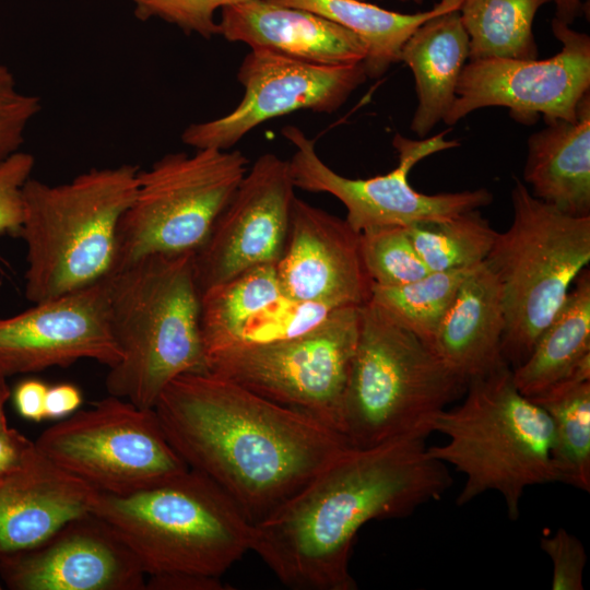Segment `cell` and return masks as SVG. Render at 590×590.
I'll list each match as a JSON object with an SVG mask.
<instances>
[{
  "mask_svg": "<svg viewBox=\"0 0 590 590\" xmlns=\"http://www.w3.org/2000/svg\"><path fill=\"white\" fill-rule=\"evenodd\" d=\"M154 410L180 458L258 524L347 444L318 421L210 371L172 380Z\"/></svg>",
  "mask_w": 590,
  "mask_h": 590,
  "instance_id": "6da1fadb",
  "label": "cell"
},
{
  "mask_svg": "<svg viewBox=\"0 0 590 590\" xmlns=\"http://www.w3.org/2000/svg\"><path fill=\"white\" fill-rule=\"evenodd\" d=\"M425 438L345 448L279 510L255 526L252 548L286 587L355 590L350 558L369 521L402 518L451 486Z\"/></svg>",
  "mask_w": 590,
  "mask_h": 590,
  "instance_id": "7a4b0ae2",
  "label": "cell"
},
{
  "mask_svg": "<svg viewBox=\"0 0 590 590\" xmlns=\"http://www.w3.org/2000/svg\"><path fill=\"white\" fill-rule=\"evenodd\" d=\"M193 257L150 255L108 278L110 326L121 355L106 376L108 394L154 409L172 380L208 371Z\"/></svg>",
  "mask_w": 590,
  "mask_h": 590,
  "instance_id": "3957f363",
  "label": "cell"
},
{
  "mask_svg": "<svg viewBox=\"0 0 590 590\" xmlns=\"http://www.w3.org/2000/svg\"><path fill=\"white\" fill-rule=\"evenodd\" d=\"M139 167L92 168L66 184L30 178L19 235L26 245L25 296L39 303L108 279L118 225L131 204Z\"/></svg>",
  "mask_w": 590,
  "mask_h": 590,
  "instance_id": "277c9868",
  "label": "cell"
},
{
  "mask_svg": "<svg viewBox=\"0 0 590 590\" xmlns=\"http://www.w3.org/2000/svg\"><path fill=\"white\" fill-rule=\"evenodd\" d=\"M464 392L461 404L434 417L432 432L446 435L448 441L427 447V453L464 474L458 506L495 491L508 518L516 520L527 487L557 482L552 421L517 389L507 364L469 381Z\"/></svg>",
  "mask_w": 590,
  "mask_h": 590,
  "instance_id": "5b68a950",
  "label": "cell"
},
{
  "mask_svg": "<svg viewBox=\"0 0 590 590\" xmlns=\"http://www.w3.org/2000/svg\"><path fill=\"white\" fill-rule=\"evenodd\" d=\"M91 511L115 530L146 576L221 577L252 548L255 526L220 486L190 468L127 494L97 493Z\"/></svg>",
  "mask_w": 590,
  "mask_h": 590,
  "instance_id": "8992f818",
  "label": "cell"
},
{
  "mask_svg": "<svg viewBox=\"0 0 590 590\" xmlns=\"http://www.w3.org/2000/svg\"><path fill=\"white\" fill-rule=\"evenodd\" d=\"M465 388L434 350L369 300L361 307L341 434L349 447L361 449L426 439L434 417Z\"/></svg>",
  "mask_w": 590,
  "mask_h": 590,
  "instance_id": "52a82bcc",
  "label": "cell"
},
{
  "mask_svg": "<svg viewBox=\"0 0 590 590\" xmlns=\"http://www.w3.org/2000/svg\"><path fill=\"white\" fill-rule=\"evenodd\" d=\"M511 205V223L497 233L484 262L502 290V353L514 369L530 355L590 261V215L558 210L535 198L518 178Z\"/></svg>",
  "mask_w": 590,
  "mask_h": 590,
  "instance_id": "ba28073f",
  "label": "cell"
},
{
  "mask_svg": "<svg viewBox=\"0 0 590 590\" xmlns=\"http://www.w3.org/2000/svg\"><path fill=\"white\" fill-rule=\"evenodd\" d=\"M247 170L240 151L215 148L168 153L139 169L118 225L114 273L150 255L196 251Z\"/></svg>",
  "mask_w": 590,
  "mask_h": 590,
  "instance_id": "9c48e42d",
  "label": "cell"
},
{
  "mask_svg": "<svg viewBox=\"0 0 590 590\" xmlns=\"http://www.w3.org/2000/svg\"><path fill=\"white\" fill-rule=\"evenodd\" d=\"M361 307L333 309L311 330L279 342L208 355V371L341 434V408L358 341Z\"/></svg>",
  "mask_w": 590,
  "mask_h": 590,
  "instance_id": "30bf717a",
  "label": "cell"
},
{
  "mask_svg": "<svg viewBox=\"0 0 590 590\" xmlns=\"http://www.w3.org/2000/svg\"><path fill=\"white\" fill-rule=\"evenodd\" d=\"M35 446L98 493L127 494L189 469L154 409L111 394L46 428Z\"/></svg>",
  "mask_w": 590,
  "mask_h": 590,
  "instance_id": "8fae6325",
  "label": "cell"
},
{
  "mask_svg": "<svg viewBox=\"0 0 590 590\" xmlns=\"http://www.w3.org/2000/svg\"><path fill=\"white\" fill-rule=\"evenodd\" d=\"M282 135L295 148L288 161L295 188L335 197L346 209V222L359 233L446 220L493 201L492 192L485 188L426 194L410 185L409 174L418 162L458 145L445 139V132L418 140L396 134L392 145L398 153L397 167L366 179L347 178L330 168L317 154L314 141L298 127L285 126Z\"/></svg>",
  "mask_w": 590,
  "mask_h": 590,
  "instance_id": "7c38bea8",
  "label": "cell"
},
{
  "mask_svg": "<svg viewBox=\"0 0 590 590\" xmlns=\"http://www.w3.org/2000/svg\"><path fill=\"white\" fill-rule=\"evenodd\" d=\"M551 28L562 47L550 58L469 60L442 121L453 126L472 111L494 106L507 108L523 125L541 117L575 121L590 94V37L556 17Z\"/></svg>",
  "mask_w": 590,
  "mask_h": 590,
  "instance_id": "4fadbf2b",
  "label": "cell"
},
{
  "mask_svg": "<svg viewBox=\"0 0 590 590\" xmlns=\"http://www.w3.org/2000/svg\"><path fill=\"white\" fill-rule=\"evenodd\" d=\"M239 104L225 116L189 125L181 141L194 149L229 150L264 121L297 110H338L368 78L363 62L311 63L266 49H251L238 69Z\"/></svg>",
  "mask_w": 590,
  "mask_h": 590,
  "instance_id": "5bb4252c",
  "label": "cell"
},
{
  "mask_svg": "<svg viewBox=\"0 0 590 590\" xmlns=\"http://www.w3.org/2000/svg\"><path fill=\"white\" fill-rule=\"evenodd\" d=\"M295 196L288 161L259 156L194 251L200 296L211 287L281 259Z\"/></svg>",
  "mask_w": 590,
  "mask_h": 590,
  "instance_id": "9a60e30c",
  "label": "cell"
},
{
  "mask_svg": "<svg viewBox=\"0 0 590 590\" xmlns=\"http://www.w3.org/2000/svg\"><path fill=\"white\" fill-rule=\"evenodd\" d=\"M120 356L110 326L108 279L0 318V371L7 377L83 358L111 367Z\"/></svg>",
  "mask_w": 590,
  "mask_h": 590,
  "instance_id": "2e32d148",
  "label": "cell"
},
{
  "mask_svg": "<svg viewBox=\"0 0 590 590\" xmlns=\"http://www.w3.org/2000/svg\"><path fill=\"white\" fill-rule=\"evenodd\" d=\"M10 590H144L146 574L115 530L92 511L40 543L0 556Z\"/></svg>",
  "mask_w": 590,
  "mask_h": 590,
  "instance_id": "e0dca14e",
  "label": "cell"
},
{
  "mask_svg": "<svg viewBox=\"0 0 590 590\" xmlns=\"http://www.w3.org/2000/svg\"><path fill=\"white\" fill-rule=\"evenodd\" d=\"M282 295L330 308L363 306L374 282L361 233L344 219L295 198L283 255L275 264Z\"/></svg>",
  "mask_w": 590,
  "mask_h": 590,
  "instance_id": "ac0fdd59",
  "label": "cell"
},
{
  "mask_svg": "<svg viewBox=\"0 0 590 590\" xmlns=\"http://www.w3.org/2000/svg\"><path fill=\"white\" fill-rule=\"evenodd\" d=\"M97 493L35 446L19 468L0 476V556L32 547L90 512Z\"/></svg>",
  "mask_w": 590,
  "mask_h": 590,
  "instance_id": "d6986e66",
  "label": "cell"
},
{
  "mask_svg": "<svg viewBox=\"0 0 590 590\" xmlns=\"http://www.w3.org/2000/svg\"><path fill=\"white\" fill-rule=\"evenodd\" d=\"M219 35L311 63L350 64L366 57L365 44L350 30L307 10L268 0L221 9Z\"/></svg>",
  "mask_w": 590,
  "mask_h": 590,
  "instance_id": "ffe728a7",
  "label": "cell"
},
{
  "mask_svg": "<svg viewBox=\"0 0 590 590\" xmlns=\"http://www.w3.org/2000/svg\"><path fill=\"white\" fill-rule=\"evenodd\" d=\"M505 328L499 283L482 262L461 283L439 324L433 350L468 384L507 364L502 353Z\"/></svg>",
  "mask_w": 590,
  "mask_h": 590,
  "instance_id": "44dd1931",
  "label": "cell"
},
{
  "mask_svg": "<svg viewBox=\"0 0 590 590\" xmlns=\"http://www.w3.org/2000/svg\"><path fill=\"white\" fill-rule=\"evenodd\" d=\"M528 139L523 182L538 199L575 216L590 215V94L575 121L553 119Z\"/></svg>",
  "mask_w": 590,
  "mask_h": 590,
  "instance_id": "7402d4cb",
  "label": "cell"
},
{
  "mask_svg": "<svg viewBox=\"0 0 590 590\" xmlns=\"http://www.w3.org/2000/svg\"><path fill=\"white\" fill-rule=\"evenodd\" d=\"M469 36L459 9L439 13L416 27L400 52L414 75L417 106L410 129L420 139L444 120L469 61Z\"/></svg>",
  "mask_w": 590,
  "mask_h": 590,
  "instance_id": "603a6c76",
  "label": "cell"
},
{
  "mask_svg": "<svg viewBox=\"0 0 590 590\" xmlns=\"http://www.w3.org/2000/svg\"><path fill=\"white\" fill-rule=\"evenodd\" d=\"M590 358V271L583 269L530 355L512 370L517 389L533 398Z\"/></svg>",
  "mask_w": 590,
  "mask_h": 590,
  "instance_id": "cb8c5ba5",
  "label": "cell"
},
{
  "mask_svg": "<svg viewBox=\"0 0 590 590\" xmlns=\"http://www.w3.org/2000/svg\"><path fill=\"white\" fill-rule=\"evenodd\" d=\"M312 12L356 34L366 46L363 66L367 78L379 79L400 61L408 37L428 19L459 9L462 0H438L432 9L401 13L361 0H268Z\"/></svg>",
  "mask_w": 590,
  "mask_h": 590,
  "instance_id": "d4e9b609",
  "label": "cell"
},
{
  "mask_svg": "<svg viewBox=\"0 0 590 590\" xmlns=\"http://www.w3.org/2000/svg\"><path fill=\"white\" fill-rule=\"evenodd\" d=\"M529 399L552 421V460L557 482L589 493L590 358L567 378Z\"/></svg>",
  "mask_w": 590,
  "mask_h": 590,
  "instance_id": "484cf974",
  "label": "cell"
},
{
  "mask_svg": "<svg viewBox=\"0 0 590 590\" xmlns=\"http://www.w3.org/2000/svg\"><path fill=\"white\" fill-rule=\"evenodd\" d=\"M280 296L275 264L255 267L205 291L200 299V329L206 357L233 346L244 324Z\"/></svg>",
  "mask_w": 590,
  "mask_h": 590,
  "instance_id": "4316f807",
  "label": "cell"
},
{
  "mask_svg": "<svg viewBox=\"0 0 590 590\" xmlns=\"http://www.w3.org/2000/svg\"><path fill=\"white\" fill-rule=\"evenodd\" d=\"M552 0H462L459 12L469 36V60L538 58L533 23Z\"/></svg>",
  "mask_w": 590,
  "mask_h": 590,
  "instance_id": "83f0119b",
  "label": "cell"
},
{
  "mask_svg": "<svg viewBox=\"0 0 590 590\" xmlns=\"http://www.w3.org/2000/svg\"><path fill=\"white\" fill-rule=\"evenodd\" d=\"M429 271L469 270L485 261L496 232L480 210L405 227Z\"/></svg>",
  "mask_w": 590,
  "mask_h": 590,
  "instance_id": "f1b7e54d",
  "label": "cell"
},
{
  "mask_svg": "<svg viewBox=\"0 0 590 590\" xmlns=\"http://www.w3.org/2000/svg\"><path fill=\"white\" fill-rule=\"evenodd\" d=\"M470 270L430 271L400 286L374 284L370 302L433 350L439 324Z\"/></svg>",
  "mask_w": 590,
  "mask_h": 590,
  "instance_id": "f546056e",
  "label": "cell"
},
{
  "mask_svg": "<svg viewBox=\"0 0 590 590\" xmlns=\"http://www.w3.org/2000/svg\"><path fill=\"white\" fill-rule=\"evenodd\" d=\"M361 241L366 269L376 285L400 286L430 272L403 226L363 232Z\"/></svg>",
  "mask_w": 590,
  "mask_h": 590,
  "instance_id": "4dcf8cb0",
  "label": "cell"
},
{
  "mask_svg": "<svg viewBox=\"0 0 590 590\" xmlns=\"http://www.w3.org/2000/svg\"><path fill=\"white\" fill-rule=\"evenodd\" d=\"M333 309L282 295L244 324L233 346L273 343L300 335L318 326Z\"/></svg>",
  "mask_w": 590,
  "mask_h": 590,
  "instance_id": "1f68e13d",
  "label": "cell"
},
{
  "mask_svg": "<svg viewBox=\"0 0 590 590\" xmlns=\"http://www.w3.org/2000/svg\"><path fill=\"white\" fill-rule=\"evenodd\" d=\"M140 21L160 19L205 39L219 35L217 10L248 0H127Z\"/></svg>",
  "mask_w": 590,
  "mask_h": 590,
  "instance_id": "d6a6232c",
  "label": "cell"
},
{
  "mask_svg": "<svg viewBox=\"0 0 590 590\" xmlns=\"http://www.w3.org/2000/svg\"><path fill=\"white\" fill-rule=\"evenodd\" d=\"M40 110L39 97L21 92L12 72L0 63V163L20 151L30 121Z\"/></svg>",
  "mask_w": 590,
  "mask_h": 590,
  "instance_id": "836d02e7",
  "label": "cell"
},
{
  "mask_svg": "<svg viewBox=\"0 0 590 590\" xmlns=\"http://www.w3.org/2000/svg\"><path fill=\"white\" fill-rule=\"evenodd\" d=\"M542 551L553 565V590H582L587 553L581 541L564 528L544 533L540 539Z\"/></svg>",
  "mask_w": 590,
  "mask_h": 590,
  "instance_id": "e575fe53",
  "label": "cell"
},
{
  "mask_svg": "<svg viewBox=\"0 0 590 590\" xmlns=\"http://www.w3.org/2000/svg\"><path fill=\"white\" fill-rule=\"evenodd\" d=\"M35 158L17 151L0 163V234L19 235L23 221V188Z\"/></svg>",
  "mask_w": 590,
  "mask_h": 590,
  "instance_id": "d590c367",
  "label": "cell"
},
{
  "mask_svg": "<svg viewBox=\"0 0 590 590\" xmlns=\"http://www.w3.org/2000/svg\"><path fill=\"white\" fill-rule=\"evenodd\" d=\"M221 577L192 573H168L146 577L144 590H225Z\"/></svg>",
  "mask_w": 590,
  "mask_h": 590,
  "instance_id": "8d00e7d4",
  "label": "cell"
},
{
  "mask_svg": "<svg viewBox=\"0 0 590 590\" xmlns=\"http://www.w3.org/2000/svg\"><path fill=\"white\" fill-rule=\"evenodd\" d=\"M48 385L39 379H25L13 391L17 413L25 420L40 422L46 418L45 401Z\"/></svg>",
  "mask_w": 590,
  "mask_h": 590,
  "instance_id": "74e56055",
  "label": "cell"
},
{
  "mask_svg": "<svg viewBox=\"0 0 590 590\" xmlns=\"http://www.w3.org/2000/svg\"><path fill=\"white\" fill-rule=\"evenodd\" d=\"M35 442L9 426L0 428V476L19 468Z\"/></svg>",
  "mask_w": 590,
  "mask_h": 590,
  "instance_id": "f35d334b",
  "label": "cell"
},
{
  "mask_svg": "<svg viewBox=\"0 0 590 590\" xmlns=\"http://www.w3.org/2000/svg\"><path fill=\"white\" fill-rule=\"evenodd\" d=\"M83 402L81 390L72 384L49 386L46 393V418L62 420L76 412Z\"/></svg>",
  "mask_w": 590,
  "mask_h": 590,
  "instance_id": "ab89813d",
  "label": "cell"
},
{
  "mask_svg": "<svg viewBox=\"0 0 590 590\" xmlns=\"http://www.w3.org/2000/svg\"><path fill=\"white\" fill-rule=\"evenodd\" d=\"M555 4V17L571 24L586 11V0H552Z\"/></svg>",
  "mask_w": 590,
  "mask_h": 590,
  "instance_id": "60d3db41",
  "label": "cell"
},
{
  "mask_svg": "<svg viewBox=\"0 0 590 590\" xmlns=\"http://www.w3.org/2000/svg\"><path fill=\"white\" fill-rule=\"evenodd\" d=\"M7 376L0 371V428L7 427V416L4 412V405L10 398V389L5 381Z\"/></svg>",
  "mask_w": 590,
  "mask_h": 590,
  "instance_id": "b9f144b4",
  "label": "cell"
},
{
  "mask_svg": "<svg viewBox=\"0 0 590 590\" xmlns=\"http://www.w3.org/2000/svg\"><path fill=\"white\" fill-rule=\"evenodd\" d=\"M361 1H367V0H361ZM399 1H402V2H413L415 4H421L423 3L424 0H399Z\"/></svg>",
  "mask_w": 590,
  "mask_h": 590,
  "instance_id": "7bdbcfd3",
  "label": "cell"
},
{
  "mask_svg": "<svg viewBox=\"0 0 590 590\" xmlns=\"http://www.w3.org/2000/svg\"><path fill=\"white\" fill-rule=\"evenodd\" d=\"M3 588H4V586H3V582L1 580V575H0V590L3 589Z\"/></svg>",
  "mask_w": 590,
  "mask_h": 590,
  "instance_id": "ee69618b",
  "label": "cell"
}]
</instances>
